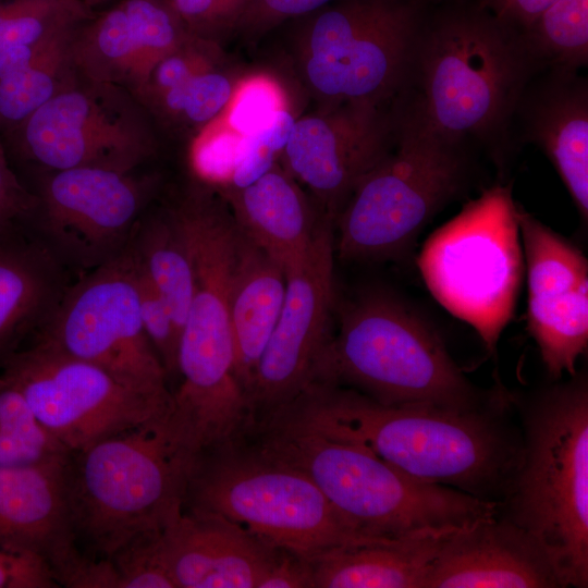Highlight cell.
<instances>
[{
  "mask_svg": "<svg viewBox=\"0 0 588 588\" xmlns=\"http://www.w3.org/2000/svg\"><path fill=\"white\" fill-rule=\"evenodd\" d=\"M556 0H486L494 17L516 32L527 28Z\"/></svg>",
  "mask_w": 588,
  "mask_h": 588,
  "instance_id": "obj_43",
  "label": "cell"
},
{
  "mask_svg": "<svg viewBox=\"0 0 588 588\" xmlns=\"http://www.w3.org/2000/svg\"><path fill=\"white\" fill-rule=\"evenodd\" d=\"M87 7L90 9L95 8L96 5L107 1V0H83Z\"/></svg>",
  "mask_w": 588,
  "mask_h": 588,
  "instance_id": "obj_45",
  "label": "cell"
},
{
  "mask_svg": "<svg viewBox=\"0 0 588 588\" xmlns=\"http://www.w3.org/2000/svg\"><path fill=\"white\" fill-rule=\"evenodd\" d=\"M268 416L360 445L416 479L477 497L503 479L513 462L503 436L477 409L387 405L354 389L311 381Z\"/></svg>",
  "mask_w": 588,
  "mask_h": 588,
  "instance_id": "obj_1",
  "label": "cell"
},
{
  "mask_svg": "<svg viewBox=\"0 0 588 588\" xmlns=\"http://www.w3.org/2000/svg\"><path fill=\"white\" fill-rule=\"evenodd\" d=\"M260 588H310L308 560L284 550Z\"/></svg>",
  "mask_w": 588,
  "mask_h": 588,
  "instance_id": "obj_44",
  "label": "cell"
},
{
  "mask_svg": "<svg viewBox=\"0 0 588 588\" xmlns=\"http://www.w3.org/2000/svg\"><path fill=\"white\" fill-rule=\"evenodd\" d=\"M94 16L83 0H0V52L52 38Z\"/></svg>",
  "mask_w": 588,
  "mask_h": 588,
  "instance_id": "obj_32",
  "label": "cell"
},
{
  "mask_svg": "<svg viewBox=\"0 0 588 588\" xmlns=\"http://www.w3.org/2000/svg\"><path fill=\"white\" fill-rule=\"evenodd\" d=\"M243 135L218 117L192 139L189 158L196 174L212 187L229 183L233 173Z\"/></svg>",
  "mask_w": 588,
  "mask_h": 588,
  "instance_id": "obj_38",
  "label": "cell"
},
{
  "mask_svg": "<svg viewBox=\"0 0 588 588\" xmlns=\"http://www.w3.org/2000/svg\"><path fill=\"white\" fill-rule=\"evenodd\" d=\"M262 453L308 476L362 532L404 539L495 517L497 503L416 479L369 450L269 416L245 436Z\"/></svg>",
  "mask_w": 588,
  "mask_h": 588,
  "instance_id": "obj_3",
  "label": "cell"
},
{
  "mask_svg": "<svg viewBox=\"0 0 588 588\" xmlns=\"http://www.w3.org/2000/svg\"><path fill=\"white\" fill-rule=\"evenodd\" d=\"M0 375L24 395L42 426L69 451L168 414L171 395L138 390L107 370L34 342Z\"/></svg>",
  "mask_w": 588,
  "mask_h": 588,
  "instance_id": "obj_11",
  "label": "cell"
},
{
  "mask_svg": "<svg viewBox=\"0 0 588 588\" xmlns=\"http://www.w3.org/2000/svg\"><path fill=\"white\" fill-rule=\"evenodd\" d=\"M530 81V79H529ZM522 137L553 164L580 217L588 218V84L577 72L548 70L528 82L516 109Z\"/></svg>",
  "mask_w": 588,
  "mask_h": 588,
  "instance_id": "obj_21",
  "label": "cell"
},
{
  "mask_svg": "<svg viewBox=\"0 0 588 588\" xmlns=\"http://www.w3.org/2000/svg\"><path fill=\"white\" fill-rule=\"evenodd\" d=\"M183 507L218 514L306 559L340 547L395 540L362 532L308 476L245 438L193 458Z\"/></svg>",
  "mask_w": 588,
  "mask_h": 588,
  "instance_id": "obj_6",
  "label": "cell"
},
{
  "mask_svg": "<svg viewBox=\"0 0 588 588\" xmlns=\"http://www.w3.org/2000/svg\"><path fill=\"white\" fill-rule=\"evenodd\" d=\"M66 270L30 226L0 238V368L49 322L70 285Z\"/></svg>",
  "mask_w": 588,
  "mask_h": 588,
  "instance_id": "obj_23",
  "label": "cell"
},
{
  "mask_svg": "<svg viewBox=\"0 0 588 588\" xmlns=\"http://www.w3.org/2000/svg\"><path fill=\"white\" fill-rule=\"evenodd\" d=\"M394 103H340L297 117L279 161L333 221L392 146Z\"/></svg>",
  "mask_w": 588,
  "mask_h": 588,
  "instance_id": "obj_16",
  "label": "cell"
},
{
  "mask_svg": "<svg viewBox=\"0 0 588 588\" xmlns=\"http://www.w3.org/2000/svg\"><path fill=\"white\" fill-rule=\"evenodd\" d=\"M66 455L0 467V547L40 561L59 586L117 588L110 562L88 558L77 543L65 490Z\"/></svg>",
  "mask_w": 588,
  "mask_h": 588,
  "instance_id": "obj_17",
  "label": "cell"
},
{
  "mask_svg": "<svg viewBox=\"0 0 588 588\" xmlns=\"http://www.w3.org/2000/svg\"><path fill=\"white\" fill-rule=\"evenodd\" d=\"M68 453L38 420L21 391L0 375V467L40 463Z\"/></svg>",
  "mask_w": 588,
  "mask_h": 588,
  "instance_id": "obj_31",
  "label": "cell"
},
{
  "mask_svg": "<svg viewBox=\"0 0 588 588\" xmlns=\"http://www.w3.org/2000/svg\"><path fill=\"white\" fill-rule=\"evenodd\" d=\"M417 265L434 299L494 351L525 274L511 186L495 184L467 201L427 238Z\"/></svg>",
  "mask_w": 588,
  "mask_h": 588,
  "instance_id": "obj_9",
  "label": "cell"
},
{
  "mask_svg": "<svg viewBox=\"0 0 588 588\" xmlns=\"http://www.w3.org/2000/svg\"><path fill=\"white\" fill-rule=\"evenodd\" d=\"M76 30L36 62L0 79V131H12L79 78L71 50Z\"/></svg>",
  "mask_w": 588,
  "mask_h": 588,
  "instance_id": "obj_29",
  "label": "cell"
},
{
  "mask_svg": "<svg viewBox=\"0 0 588 588\" xmlns=\"http://www.w3.org/2000/svg\"><path fill=\"white\" fill-rule=\"evenodd\" d=\"M192 457L166 415L69 452L64 480L75 537L94 560L162 530L183 510Z\"/></svg>",
  "mask_w": 588,
  "mask_h": 588,
  "instance_id": "obj_4",
  "label": "cell"
},
{
  "mask_svg": "<svg viewBox=\"0 0 588 588\" xmlns=\"http://www.w3.org/2000/svg\"><path fill=\"white\" fill-rule=\"evenodd\" d=\"M71 50L82 77L122 86L133 95L151 71L142 37L121 2L82 24Z\"/></svg>",
  "mask_w": 588,
  "mask_h": 588,
  "instance_id": "obj_26",
  "label": "cell"
},
{
  "mask_svg": "<svg viewBox=\"0 0 588 588\" xmlns=\"http://www.w3.org/2000/svg\"><path fill=\"white\" fill-rule=\"evenodd\" d=\"M527 283V330L553 378L576 375L588 346V260L517 205Z\"/></svg>",
  "mask_w": 588,
  "mask_h": 588,
  "instance_id": "obj_18",
  "label": "cell"
},
{
  "mask_svg": "<svg viewBox=\"0 0 588 588\" xmlns=\"http://www.w3.org/2000/svg\"><path fill=\"white\" fill-rule=\"evenodd\" d=\"M334 256L333 222L328 220L304 259L285 271L283 305L248 389L252 426L289 404L313 380L331 336Z\"/></svg>",
  "mask_w": 588,
  "mask_h": 588,
  "instance_id": "obj_15",
  "label": "cell"
},
{
  "mask_svg": "<svg viewBox=\"0 0 588 588\" xmlns=\"http://www.w3.org/2000/svg\"><path fill=\"white\" fill-rule=\"evenodd\" d=\"M564 587L546 549L512 522L495 517L449 531L424 588Z\"/></svg>",
  "mask_w": 588,
  "mask_h": 588,
  "instance_id": "obj_19",
  "label": "cell"
},
{
  "mask_svg": "<svg viewBox=\"0 0 588 588\" xmlns=\"http://www.w3.org/2000/svg\"><path fill=\"white\" fill-rule=\"evenodd\" d=\"M130 254L134 266L143 327L170 382L171 379H177L181 332L166 299L131 250Z\"/></svg>",
  "mask_w": 588,
  "mask_h": 588,
  "instance_id": "obj_35",
  "label": "cell"
},
{
  "mask_svg": "<svg viewBox=\"0 0 588 588\" xmlns=\"http://www.w3.org/2000/svg\"><path fill=\"white\" fill-rule=\"evenodd\" d=\"M127 246L166 299L181 332L195 272L189 244L172 205L154 211L148 208Z\"/></svg>",
  "mask_w": 588,
  "mask_h": 588,
  "instance_id": "obj_27",
  "label": "cell"
},
{
  "mask_svg": "<svg viewBox=\"0 0 588 588\" xmlns=\"http://www.w3.org/2000/svg\"><path fill=\"white\" fill-rule=\"evenodd\" d=\"M286 108V93L277 78L266 73L246 74L238 81L220 117L233 130L245 135Z\"/></svg>",
  "mask_w": 588,
  "mask_h": 588,
  "instance_id": "obj_34",
  "label": "cell"
},
{
  "mask_svg": "<svg viewBox=\"0 0 588 588\" xmlns=\"http://www.w3.org/2000/svg\"><path fill=\"white\" fill-rule=\"evenodd\" d=\"M9 133L20 156L45 171L130 172L157 149L150 115L128 89L81 75Z\"/></svg>",
  "mask_w": 588,
  "mask_h": 588,
  "instance_id": "obj_12",
  "label": "cell"
},
{
  "mask_svg": "<svg viewBox=\"0 0 588 588\" xmlns=\"http://www.w3.org/2000/svg\"><path fill=\"white\" fill-rule=\"evenodd\" d=\"M242 76L221 66L167 90L144 108L163 126L195 135L223 113Z\"/></svg>",
  "mask_w": 588,
  "mask_h": 588,
  "instance_id": "obj_30",
  "label": "cell"
},
{
  "mask_svg": "<svg viewBox=\"0 0 588 588\" xmlns=\"http://www.w3.org/2000/svg\"><path fill=\"white\" fill-rule=\"evenodd\" d=\"M336 0H246L235 32L257 39L290 19L307 16Z\"/></svg>",
  "mask_w": 588,
  "mask_h": 588,
  "instance_id": "obj_40",
  "label": "cell"
},
{
  "mask_svg": "<svg viewBox=\"0 0 588 588\" xmlns=\"http://www.w3.org/2000/svg\"><path fill=\"white\" fill-rule=\"evenodd\" d=\"M519 35L537 72H578L588 62V0H556Z\"/></svg>",
  "mask_w": 588,
  "mask_h": 588,
  "instance_id": "obj_28",
  "label": "cell"
},
{
  "mask_svg": "<svg viewBox=\"0 0 588 588\" xmlns=\"http://www.w3.org/2000/svg\"><path fill=\"white\" fill-rule=\"evenodd\" d=\"M509 520L553 560L564 587L588 584V390L580 376L530 411Z\"/></svg>",
  "mask_w": 588,
  "mask_h": 588,
  "instance_id": "obj_7",
  "label": "cell"
},
{
  "mask_svg": "<svg viewBox=\"0 0 588 588\" xmlns=\"http://www.w3.org/2000/svg\"><path fill=\"white\" fill-rule=\"evenodd\" d=\"M34 342L91 363L138 390L171 395L166 370L143 327L127 246L68 286Z\"/></svg>",
  "mask_w": 588,
  "mask_h": 588,
  "instance_id": "obj_13",
  "label": "cell"
},
{
  "mask_svg": "<svg viewBox=\"0 0 588 588\" xmlns=\"http://www.w3.org/2000/svg\"><path fill=\"white\" fill-rule=\"evenodd\" d=\"M216 189L238 229L285 271L304 259L330 220L279 160L245 186Z\"/></svg>",
  "mask_w": 588,
  "mask_h": 588,
  "instance_id": "obj_22",
  "label": "cell"
},
{
  "mask_svg": "<svg viewBox=\"0 0 588 588\" xmlns=\"http://www.w3.org/2000/svg\"><path fill=\"white\" fill-rule=\"evenodd\" d=\"M451 530L315 555L307 559L310 588H424L441 541Z\"/></svg>",
  "mask_w": 588,
  "mask_h": 588,
  "instance_id": "obj_25",
  "label": "cell"
},
{
  "mask_svg": "<svg viewBox=\"0 0 588 588\" xmlns=\"http://www.w3.org/2000/svg\"><path fill=\"white\" fill-rule=\"evenodd\" d=\"M161 532L139 535L110 556L117 588H176L163 558Z\"/></svg>",
  "mask_w": 588,
  "mask_h": 588,
  "instance_id": "obj_37",
  "label": "cell"
},
{
  "mask_svg": "<svg viewBox=\"0 0 588 588\" xmlns=\"http://www.w3.org/2000/svg\"><path fill=\"white\" fill-rule=\"evenodd\" d=\"M50 576L38 560L0 547V588H46Z\"/></svg>",
  "mask_w": 588,
  "mask_h": 588,
  "instance_id": "obj_42",
  "label": "cell"
},
{
  "mask_svg": "<svg viewBox=\"0 0 588 588\" xmlns=\"http://www.w3.org/2000/svg\"><path fill=\"white\" fill-rule=\"evenodd\" d=\"M296 118L290 108H286L258 128L243 135L231 179L221 187L245 186L269 170L279 160Z\"/></svg>",
  "mask_w": 588,
  "mask_h": 588,
  "instance_id": "obj_36",
  "label": "cell"
},
{
  "mask_svg": "<svg viewBox=\"0 0 588 588\" xmlns=\"http://www.w3.org/2000/svg\"><path fill=\"white\" fill-rule=\"evenodd\" d=\"M159 177L81 167L45 171L36 189L32 230L66 268L82 274L128 245L155 198Z\"/></svg>",
  "mask_w": 588,
  "mask_h": 588,
  "instance_id": "obj_14",
  "label": "cell"
},
{
  "mask_svg": "<svg viewBox=\"0 0 588 588\" xmlns=\"http://www.w3.org/2000/svg\"><path fill=\"white\" fill-rule=\"evenodd\" d=\"M176 588H260L284 550L218 514L183 507L161 532Z\"/></svg>",
  "mask_w": 588,
  "mask_h": 588,
  "instance_id": "obj_20",
  "label": "cell"
},
{
  "mask_svg": "<svg viewBox=\"0 0 588 588\" xmlns=\"http://www.w3.org/2000/svg\"><path fill=\"white\" fill-rule=\"evenodd\" d=\"M537 72L518 32L483 13L419 30L399 112L450 143L500 140Z\"/></svg>",
  "mask_w": 588,
  "mask_h": 588,
  "instance_id": "obj_2",
  "label": "cell"
},
{
  "mask_svg": "<svg viewBox=\"0 0 588 588\" xmlns=\"http://www.w3.org/2000/svg\"><path fill=\"white\" fill-rule=\"evenodd\" d=\"M285 290L284 268L237 226L229 307L235 369L247 396L257 363L280 315Z\"/></svg>",
  "mask_w": 588,
  "mask_h": 588,
  "instance_id": "obj_24",
  "label": "cell"
},
{
  "mask_svg": "<svg viewBox=\"0 0 588 588\" xmlns=\"http://www.w3.org/2000/svg\"><path fill=\"white\" fill-rule=\"evenodd\" d=\"M339 320L311 381L387 405L477 409L476 392L441 336L394 295L366 291L342 307Z\"/></svg>",
  "mask_w": 588,
  "mask_h": 588,
  "instance_id": "obj_5",
  "label": "cell"
},
{
  "mask_svg": "<svg viewBox=\"0 0 588 588\" xmlns=\"http://www.w3.org/2000/svg\"><path fill=\"white\" fill-rule=\"evenodd\" d=\"M394 114L392 146L334 220V254L342 260L403 257L433 216L464 187V145L431 134L396 108Z\"/></svg>",
  "mask_w": 588,
  "mask_h": 588,
  "instance_id": "obj_8",
  "label": "cell"
},
{
  "mask_svg": "<svg viewBox=\"0 0 588 588\" xmlns=\"http://www.w3.org/2000/svg\"><path fill=\"white\" fill-rule=\"evenodd\" d=\"M402 0H336L304 17L299 73L319 107H388L404 90L419 34Z\"/></svg>",
  "mask_w": 588,
  "mask_h": 588,
  "instance_id": "obj_10",
  "label": "cell"
},
{
  "mask_svg": "<svg viewBox=\"0 0 588 588\" xmlns=\"http://www.w3.org/2000/svg\"><path fill=\"white\" fill-rule=\"evenodd\" d=\"M36 196L13 171L0 138V238L30 226Z\"/></svg>",
  "mask_w": 588,
  "mask_h": 588,
  "instance_id": "obj_41",
  "label": "cell"
},
{
  "mask_svg": "<svg viewBox=\"0 0 588 588\" xmlns=\"http://www.w3.org/2000/svg\"><path fill=\"white\" fill-rule=\"evenodd\" d=\"M188 32L222 44L235 32L246 0H169Z\"/></svg>",
  "mask_w": 588,
  "mask_h": 588,
  "instance_id": "obj_39",
  "label": "cell"
},
{
  "mask_svg": "<svg viewBox=\"0 0 588 588\" xmlns=\"http://www.w3.org/2000/svg\"><path fill=\"white\" fill-rule=\"evenodd\" d=\"M223 61L224 53L220 44L191 35L155 65L134 96L145 107L192 77L221 68Z\"/></svg>",
  "mask_w": 588,
  "mask_h": 588,
  "instance_id": "obj_33",
  "label": "cell"
}]
</instances>
